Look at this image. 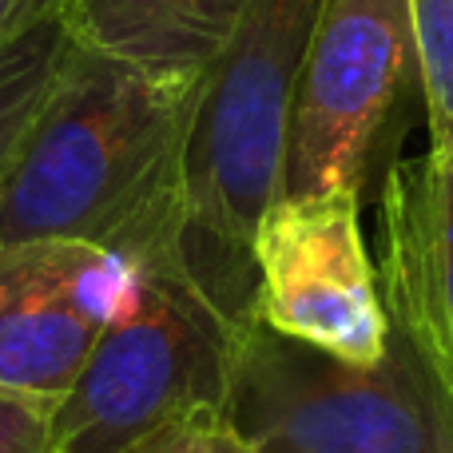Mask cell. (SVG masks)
Segmentation results:
<instances>
[{"label":"cell","mask_w":453,"mask_h":453,"mask_svg":"<svg viewBox=\"0 0 453 453\" xmlns=\"http://www.w3.org/2000/svg\"><path fill=\"white\" fill-rule=\"evenodd\" d=\"M226 418L255 453H453V394L390 326L378 366L239 326Z\"/></svg>","instance_id":"4"},{"label":"cell","mask_w":453,"mask_h":453,"mask_svg":"<svg viewBox=\"0 0 453 453\" xmlns=\"http://www.w3.org/2000/svg\"><path fill=\"white\" fill-rule=\"evenodd\" d=\"M378 242L390 326L453 394V143L390 167Z\"/></svg>","instance_id":"8"},{"label":"cell","mask_w":453,"mask_h":453,"mask_svg":"<svg viewBox=\"0 0 453 453\" xmlns=\"http://www.w3.org/2000/svg\"><path fill=\"white\" fill-rule=\"evenodd\" d=\"M64 0H0V48L36 32L40 24L60 20Z\"/></svg>","instance_id":"14"},{"label":"cell","mask_w":453,"mask_h":453,"mask_svg":"<svg viewBox=\"0 0 453 453\" xmlns=\"http://www.w3.org/2000/svg\"><path fill=\"white\" fill-rule=\"evenodd\" d=\"M207 76H156L72 44L0 188V250L80 242L140 271L183 258Z\"/></svg>","instance_id":"1"},{"label":"cell","mask_w":453,"mask_h":453,"mask_svg":"<svg viewBox=\"0 0 453 453\" xmlns=\"http://www.w3.org/2000/svg\"><path fill=\"white\" fill-rule=\"evenodd\" d=\"M410 76V0H322L290 108L282 196L358 191L378 127Z\"/></svg>","instance_id":"5"},{"label":"cell","mask_w":453,"mask_h":453,"mask_svg":"<svg viewBox=\"0 0 453 453\" xmlns=\"http://www.w3.org/2000/svg\"><path fill=\"white\" fill-rule=\"evenodd\" d=\"M0 453H60L56 406L0 394Z\"/></svg>","instance_id":"13"},{"label":"cell","mask_w":453,"mask_h":453,"mask_svg":"<svg viewBox=\"0 0 453 453\" xmlns=\"http://www.w3.org/2000/svg\"><path fill=\"white\" fill-rule=\"evenodd\" d=\"M132 453H255L250 441L231 426L223 410H203L183 422L167 426V430L151 434Z\"/></svg>","instance_id":"12"},{"label":"cell","mask_w":453,"mask_h":453,"mask_svg":"<svg viewBox=\"0 0 453 453\" xmlns=\"http://www.w3.org/2000/svg\"><path fill=\"white\" fill-rule=\"evenodd\" d=\"M430 148L453 143V0H410Z\"/></svg>","instance_id":"11"},{"label":"cell","mask_w":453,"mask_h":453,"mask_svg":"<svg viewBox=\"0 0 453 453\" xmlns=\"http://www.w3.org/2000/svg\"><path fill=\"white\" fill-rule=\"evenodd\" d=\"M250 314L290 342L378 366L390 350V314L362 239L358 191L282 196L250 239Z\"/></svg>","instance_id":"6"},{"label":"cell","mask_w":453,"mask_h":453,"mask_svg":"<svg viewBox=\"0 0 453 453\" xmlns=\"http://www.w3.org/2000/svg\"><path fill=\"white\" fill-rule=\"evenodd\" d=\"M322 0H250L207 76L188 164L183 263L234 322L250 319L255 226L282 196L298 72Z\"/></svg>","instance_id":"2"},{"label":"cell","mask_w":453,"mask_h":453,"mask_svg":"<svg viewBox=\"0 0 453 453\" xmlns=\"http://www.w3.org/2000/svg\"><path fill=\"white\" fill-rule=\"evenodd\" d=\"M250 0H64L80 48L156 76H211Z\"/></svg>","instance_id":"9"},{"label":"cell","mask_w":453,"mask_h":453,"mask_svg":"<svg viewBox=\"0 0 453 453\" xmlns=\"http://www.w3.org/2000/svg\"><path fill=\"white\" fill-rule=\"evenodd\" d=\"M242 322L207 298L183 258L132 271L76 386L56 406L60 453H132L191 414H226Z\"/></svg>","instance_id":"3"},{"label":"cell","mask_w":453,"mask_h":453,"mask_svg":"<svg viewBox=\"0 0 453 453\" xmlns=\"http://www.w3.org/2000/svg\"><path fill=\"white\" fill-rule=\"evenodd\" d=\"M72 44L64 20H48L36 32L0 48V188L16 159V148L28 135L36 111L44 108Z\"/></svg>","instance_id":"10"},{"label":"cell","mask_w":453,"mask_h":453,"mask_svg":"<svg viewBox=\"0 0 453 453\" xmlns=\"http://www.w3.org/2000/svg\"><path fill=\"white\" fill-rule=\"evenodd\" d=\"M127 266L80 242L0 250V394L60 406L116 314Z\"/></svg>","instance_id":"7"}]
</instances>
